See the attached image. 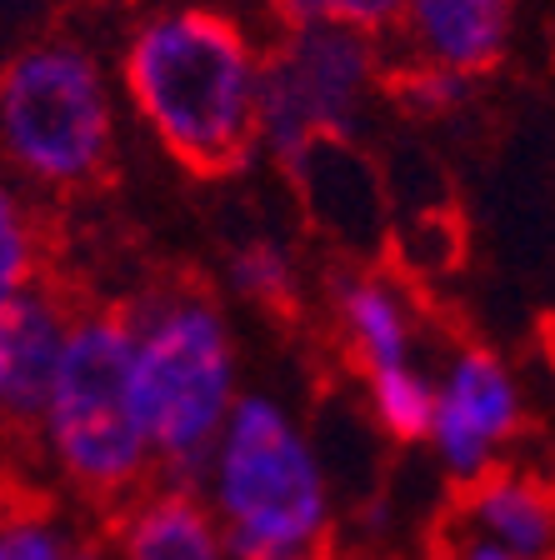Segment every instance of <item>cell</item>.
Masks as SVG:
<instances>
[{
	"mask_svg": "<svg viewBox=\"0 0 555 560\" xmlns=\"http://www.w3.org/2000/svg\"><path fill=\"white\" fill-rule=\"evenodd\" d=\"M130 101L165 151L196 175H226L261 140V60L220 11H165L126 50Z\"/></svg>",
	"mask_w": 555,
	"mask_h": 560,
	"instance_id": "obj_1",
	"label": "cell"
},
{
	"mask_svg": "<svg viewBox=\"0 0 555 560\" xmlns=\"http://www.w3.org/2000/svg\"><path fill=\"white\" fill-rule=\"evenodd\" d=\"M216 501L231 521V560H311L325 530V480L276 400H235L216 445Z\"/></svg>",
	"mask_w": 555,
	"mask_h": 560,
	"instance_id": "obj_2",
	"label": "cell"
},
{
	"mask_svg": "<svg viewBox=\"0 0 555 560\" xmlns=\"http://www.w3.org/2000/svg\"><path fill=\"white\" fill-rule=\"evenodd\" d=\"M136 365L140 330H130L126 320L95 315L66 336L46 431L60 466L81 486H126L146 466L151 435H146V416H140Z\"/></svg>",
	"mask_w": 555,
	"mask_h": 560,
	"instance_id": "obj_3",
	"label": "cell"
},
{
	"mask_svg": "<svg viewBox=\"0 0 555 560\" xmlns=\"http://www.w3.org/2000/svg\"><path fill=\"white\" fill-rule=\"evenodd\" d=\"M0 145L41 186H85L111 155V101L95 60L70 40L25 46L0 70Z\"/></svg>",
	"mask_w": 555,
	"mask_h": 560,
	"instance_id": "obj_4",
	"label": "cell"
},
{
	"mask_svg": "<svg viewBox=\"0 0 555 560\" xmlns=\"http://www.w3.org/2000/svg\"><path fill=\"white\" fill-rule=\"evenodd\" d=\"M231 340L220 315L200 301H175L140 330V416L151 451L175 476H200L210 445L231 425Z\"/></svg>",
	"mask_w": 555,
	"mask_h": 560,
	"instance_id": "obj_5",
	"label": "cell"
},
{
	"mask_svg": "<svg viewBox=\"0 0 555 560\" xmlns=\"http://www.w3.org/2000/svg\"><path fill=\"white\" fill-rule=\"evenodd\" d=\"M370 85L366 31L325 21L290 35V46L261 66V140L280 165L301 171L321 140H346Z\"/></svg>",
	"mask_w": 555,
	"mask_h": 560,
	"instance_id": "obj_6",
	"label": "cell"
},
{
	"mask_svg": "<svg viewBox=\"0 0 555 560\" xmlns=\"http://www.w3.org/2000/svg\"><path fill=\"white\" fill-rule=\"evenodd\" d=\"M521 431V390L516 375L490 350H461L440 381L436 406V455L455 480L475 486L496 466V451Z\"/></svg>",
	"mask_w": 555,
	"mask_h": 560,
	"instance_id": "obj_7",
	"label": "cell"
},
{
	"mask_svg": "<svg viewBox=\"0 0 555 560\" xmlns=\"http://www.w3.org/2000/svg\"><path fill=\"white\" fill-rule=\"evenodd\" d=\"M66 336L60 311L41 291H21L5 311H0V346H5V416L31 425L46 420L50 390H56V371L66 355Z\"/></svg>",
	"mask_w": 555,
	"mask_h": 560,
	"instance_id": "obj_8",
	"label": "cell"
},
{
	"mask_svg": "<svg viewBox=\"0 0 555 560\" xmlns=\"http://www.w3.org/2000/svg\"><path fill=\"white\" fill-rule=\"evenodd\" d=\"M405 31L426 66L481 75L506 56L510 0H405Z\"/></svg>",
	"mask_w": 555,
	"mask_h": 560,
	"instance_id": "obj_9",
	"label": "cell"
},
{
	"mask_svg": "<svg viewBox=\"0 0 555 560\" xmlns=\"http://www.w3.org/2000/svg\"><path fill=\"white\" fill-rule=\"evenodd\" d=\"M475 536L516 550L521 560H555V490L521 470H500L471 486Z\"/></svg>",
	"mask_w": 555,
	"mask_h": 560,
	"instance_id": "obj_10",
	"label": "cell"
},
{
	"mask_svg": "<svg viewBox=\"0 0 555 560\" xmlns=\"http://www.w3.org/2000/svg\"><path fill=\"white\" fill-rule=\"evenodd\" d=\"M130 560H226L210 515L190 495H161L136 515L126 536Z\"/></svg>",
	"mask_w": 555,
	"mask_h": 560,
	"instance_id": "obj_11",
	"label": "cell"
},
{
	"mask_svg": "<svg viewBox=\"0 0 555 560\" xmlns=\"http://www.w3.org/2000/svg\"><path fill=\"white\" fill-rule=\"evenodd\" d=\"M336 301H340V315H346V326H350V336H356V346H360L370 371L405 365L411 320H405V311H401L391 285H381V280H340Z\"/></svg>",
	"mask_w": 555,
	"mask_h": 560,
	"instance_id": "obj_12",
	"label": "cell"
},
{
	"mask_svg": "<svg viewBox=\"0 0 555 560\" xmlns=\"http://www.w3.org/2000/svg\"><path fill=\"white\" fill-rule=\"evenodd\" d=\"M370 400L375 416L395 441H426L436 431V406H440V385H430L411 365H385L370 371Z\"/></svg>",
	"mask_w": 555,
	"mask_h": 560,
	"instance_id": "obj_13",
	"label": "cell"
},
{
	"mask_svg": "<svg viewBox=\"0 0 555 560\" xmlns=\"http://www.w3.org/2000/svg\"><path fill=\"white\" fill-rule=\"evenodd\" d=\"M231 285L241 295H251V301H286V291H290V260H286V250L280 245H270V241H251V245H241L235 250V260H231Z\"/></svg>",
	"mask_w": 555,
	"mask_h": 560,
	"instance_id": "obj_14",
	"label": "cell"
},
{
	"mask_svg": "<svg viewBox=\"0 0 555 560\" xmlns=\"http://www.w3.org/2000/svg\"><path fill=\"white\" fill-rule=\"evenodd\" d=\"M25 276H31V225L11 190L0 186V311L25 291Z\"/></svg>",
	"mask_w": 555,
	"mask_h": 560,
	"instance_id": "obj_15",
	"label": "cell"
},
{
	"mask_svg": "<svg viewBox=\"0 0 555 560\" xmlns=\"http://www.w3.org/2000/svg\"><path fill=\"white\" fill-rule=\"evenodd\" d=\"M465 91H471V75L446 70V66H426V60L401 75V95L416 105V110H451V105L465 101Z\"/></svg>",
	"mask_w": 555,
	"mask_h": 560,
	"instance_id": "obj_16",
	"label": "cell"
},
{
	"mask_svg": "<svg viewBox=\"0 0 555 560\" xmlns=\"http://www.w3.org/2000/svg\"><path fill=\"white\" fill-rule=\"evenodd\" d=\"M0 560H70V556H66V540L50 525L21 521L0 530Z\"/></svg>",
	"mask_w": 555,
	"mask_h": 560,
	"instance_id": "obj_17",
	"label": "cell"
},
{
	"mask_svg": "<svg viewBox=\"0 0 555 560\" xmlns=\"http://www.w3.org/2000/svg\"><path fill=\"white\" fill-rule=\"evenodd\" d=\"M331 21L375 35V31H385V25L405 21V0H331Z\"/></svg>",
	"mask_w": 555,
	"mask_h": 560,
	"instance_id": "obj_18",
	"label": "cell"
},
{
	"mask_svg": "<svg viewBox=\"0 0 555 560\" xmlns=\"http://www.w3.org/2000/svg\"><path fill=\"white\" fill-rule=\"evenodd\" d=\"M270 5H276V15L290 25V35L315 31V25L331 21V0H270Z\"/></svg>",
	"mask_w": 555,
	"mask_h": 560,
	"instance_id": "obj_19",
	"label": "cell"
},
{
	"mask_svg": "<svg viewBox=\"0 0 555 560\" xmlns=\"http://www.w3.org/2000/svg\"><path fill=\"white\" fill-rule=\"evenodd\" d=\"M455 560H521V556L506 550V546H496V540H486V536H471L461 550H455Z\"/></svg>",
	"mask_w": 555,
	"mask_h": 560,
	"instance_id": "obj_20",
	"label": "cell"
},
{
	"mask_svg": "<svg viewBox=\"0 0 555 560\" xmlns=\"http://www.w3.org/2000/svg\"><path fill=\"white\" fill-rule=\"evenodd\" d=\"M0 410H5V346H0Z\"/></svg>",
	"mask_w": 555,
	"mask_h": 560,
	"instance_id": "obj_21",
	"label": "cell"
}]
</instances>
